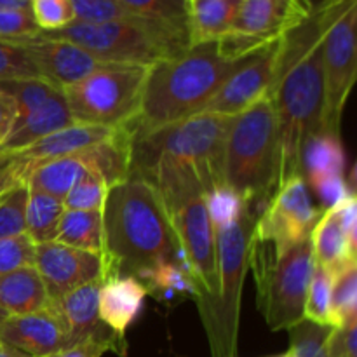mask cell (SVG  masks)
<instances>
[{
  "label": "cell",
  "mask_w": 357,
  "mask_h": 357,
  "mask_svg": "<svg viewBox=\"0 0 357 357\" xmlns=\"http://www.w3.org/2000/svg\"><path fill=\"white\" fill-rule=\"evenodd\" d=\"M321 6L326 10L323 30L324 121L323 131L340 135V122L357 73V0Z\"/></svg>",
  "instance_id": "8fae6325"
},
{
  "label": "cell",
  "mask_w": 357,
  "mask_h": 357,
  "mask_svg": "<svg viewBox=\"0 0 357 357\" xmlns=\"http://www.w3.org/2000/svg\"><path fill=\"white\" fill-rule=\"evenodd\" d=\"M72 124H75V122H73L72 114H70L68 105H66L65 94L59 89L42 107L35 108L28 115L14 121L9 135L0 145V152L21 150Z\"/></svg>",
  "instance_id": "d6986e66"
},
{
  "label": "cell",
  "mask_w": 357,
  "mask_h": 357,
  "mask_svg": "<svg viewBox=\"0 0 357 357\" xmlns=\"http://www.w3.org/2000/svg\"><path fill=\"white\" fill-rule=\"evenodd\" d=\"M149 68L107 63L77 84L63 87L73 122L112 129L135 122Z\"/></svg>",
  "instance_id": "9c48e42d"
},
{
  "label": "cell",
  "mask_w": 357,
  "mask_h": 357,
  "mask_svg": "<svg viewBox=\"0 0 357 357\" xmlns=\"http://www.w3.org/2000/svg\"><path fill=\"white\" fill-rule=\"evenodd\" d=\"M271 357H279V356H271Z\"/></svg>",
  "instance_id": "c3c4849f"
},
{
  "label": "cell",
  "mask_w": 357,
  "mask_h": 357,
  "mask_svg": "<svg viewBox=\"0 0 357 357\" xmlns=\"http://www.w3.org/2000/svg\"><path fill=\"white\" fill-rule=\"evenodd\" d=\"M326 10L312 9L309 20L282 42L278 84L272 93L278 119V188L289 178L303 176L307 142L323 131L324 77L323 30Z\"/></svg>",
  "instance_id": "6da1fadb"
},
{
  "label": "cell",
  "mask_w": 357,
  "mask_h": 357,
  "mask_svg": "<svg viewBox=\"0 0 357 357\" xmlns=\"http://www.w3.org/2000/svg\"><path fill=\"white\" fill-rule=\"evenodd\" d=\"M35 244L26 234L9 239H0V275L20 267L33 265Z\"/></svg>",
  "instance_id": "ab89813d"
},
{
  "label": "cell",
  "mask_w": 357,
  "mask_h": 357,
  "mask_svg": "<svg viewBox=\"0 0 357 357\" xmlns=\"http://www.w3.org/2000/svg\"><path fill=\"white\" fill-rule=\"evenodd\" d=\"M40 35L72 42L100 61L115 65L152 66L190 47L187 31L142 16L100 24L73 21L61 30L40 31Z\"/></svg>",
  "instance_id": "52a82bcc"
},
{
  "label": "cell",
  "mask_w": 357,
  "mask_h": 357,
  "mask_svg": "<svg viewBox=\"0 0 357 357\" xmlns=\"http://www.w3.org/2000/svg\"><path fill=\"white\" fill-rule=\"evenodd\" d=\"M73 9V17L79 23H112V21H126L138 17L119 0H70Z\"/></svg>",
  "instance_id": "836d02e7"
},
{
  "label": "cell",
  "mask_w": 357,
  "mask_h": 357,
  "mask_svg": "<svg viewBox=\"0 0 357 357\" xmlns=\"http://www.w3.org/2000/svg\"><path fill=\"white\" fill-rule=\"evenodd\" d=\"M45 286L33 265L0 275V310L6 316H23L49 305Z\"/></svg>",
  "instance_id": "ffe728a7"
},
{
  "label": "cell",
  "mask_w": 357,
  "mask_h": 357,
  "mask_svg": "<svg viewBox=\"0 0 357 357\" xmlns=\"http://www.w3.org/2000/svg\"><path fill=\"white\" fill-rule=\"evenodd\" d=\"M136 279L145 284L146 291H160L164 298L176 295L202 296L201 288L194 281V278L180 264H174V261L155 265L149 271L139 272Z\"/></svg>",
  "instance_id": "4316f807"
},
{
  "label": "cell",
  "mask_w": 357,
  "mask_h": 357,
  "mask_svg": "<svg viewBox=\"0 0 357 357\" xmlns=\"http://www.w3.org/2000/svg\"><path fill=\"white\" fill-rule=\"evenodd\" d=\"M312 188L317 192V197L323 202V211L324 209L335 208L342 201H345L349 195L354 194V190L345 181V176L328 178V180H323L314 185Z\"/></svg>",
  "instance_id": "b9f144b4"
},
{
  "label": "cell",
  "mask_w": 357,
  "mask_h": 357,
  "mask_svg": "<svg viewBox=\"0 0 357 357\" xmlns=\"http://www.w3.org/2000/svg\"><path fill=\"white\" fill-rule=\"evenodd\" d=\"M312 9L310 0H243L230 30L275 40L305 23Z\"/></svg>",
  "instance_id": "e0dca14e"
},
{
  "label": "cell",
  "mask_w": 357,
  "mask_h": 357,
  "mask_svg": "<svg viewBox=\"0 0 357 357\" xmlns=\"http://www.w3.org/2000/svg\"><path fill=\"white\" fill-rule=\"evenodd\" d=\"M101 278H136L139 272L155 265L167 261L183 264L162 202L155 188L143 178L131 173L126 180L108 188L101 209Z\"/></svg>",
  "instance_id": "7a4b0ae2"
},
{
  "label": "cell",
  "mask_w": 357,
  "mask_h": 357,
  "mask_svg": "<svg viewBox=\"0 0 357 357\" xmlns=\"http://www.w3.org/2000/svg\"><path fill=\"white\" fill-rule=\"evenodd\" d=\"M56 243L101 255L103 250V222L101 211L65 209L58 225Z\"/></svg>",
  "instance_id": "d4e9b609"
},
{
  "label": "cell",
  "mask_w": 357,
  "mask_h": 357,
  "mask_svg": "<svg viewBox=\"0 0 357 357\" xmlns=\"http://www.w3.org/2000/svg\"><path fill=\"white\" fill-rule=\"evenodd\" d=\"M63 213H65L63 201H58V199L51 197L44 192L28 188L26 216H24L26 230H24V234L33 241V244L51 243L56 239Z\"/></svg>",
  "instance_id": "484cf974"
},
{
  "label": "cell",
  "mask_w": 357,
  "mask_h": 357,
  "mask_svg": "<svg viewBox=\"0 0 357 357\" xmlns=\"http://www.w3.org/2000/svg\"><path fill=\"white\" fill-rule=\"evenodd\" d=\"M100 284L101 279L87 282V284L66 293L63 298L56 300L63 316H65L66 324H68L70 345L86 340V338L93 337V335L108 328L101 323L100 314H98Z\"/></svg>",
  "instance_id": "7402d4cb"
},
{
  "label": "cell",
  "mask_w": 357,
  "mask_h": 357,
  "mask_svg": "<svg viewBox=\"0 0 357 357\" xmlns=\"http://www.w3.org/2000/svg\"><path fill=\"white\" fill-rule=\"evenodd\" d=\"M331 288H333V272L323 265H314L312 278L307 289L303 319L319 326H330Z\"/></svg>",
  "instance_id": "f546056e"
},
{
  "label": "cell",
  "mask_w": 357,
  "mask_h": 357,
  "mask_svg": "<svg viewBox=\"0 0 357 357\" xmlns=\"http://www.w3.org/2000/svg\"><path fill=\"white\" fill-rule=\"evenodd\" d=\"M357 317V261H349L333 272L330 328H342Z\"/></svg>",
  "instance_id": "83f0119b"
},
{
  "label": "cell",
  "mask_w": 357,
  "mask_h": 357,
  "mask_svg": "<svg viewBox=\"0 0 357 357\" xmlns=\"http://www.w3.org/2000/svg\"><path fill=\"white\" fill-rule=\"evenodd\" d=\"M0 344L30 357H51L70 347V330L56 302L23 316L0 319Z\"/></svg>",
  "instance_id": "9a60e30c"
},
{
  "label": "cell",
  "mask_w": 357,
  "mask_h": 357,
  "mask_svg": "<svg viewBox=\"0 0 357 357\" xmlns=\"http://www.w3.org/2000/svg\"><path fill=\"white\" fill-rule=\"evenodd\" d=\"M14 119H16V103H14V100L9 94L0 91V145H2L3 139L9 135L10 128L14 124Z\"/></svg>",
  "instance_id": "ee69618b"
},
{
  "label": "cell",
  "mask_w": 357,
  "mask_h": 357,
  "mask_svg": "<svg viewBox=\"0 0 357 357\" xmlns=\"http://www.w3.org/2000/svg\"><path fill=\"white\" fill-rule=\"evenodd\" d=\"M335 211H337L338 222H340L342 229H344L345 236H347L349 244H351L352 250H357V201L356 194L349 195L345 201H342L340 204L335 206Z\"/></svg>",
  "instance_id": "7bdbcfd3"
},
{
  "label": "cell",
  "mask_w": 357,
  "mask_h": 357,
  "mask_svg": "<svg viewBox=\"0 0 357 357\" xmlns=\"http://www.w3.org/2000/svg\"><path fill=\"white\" fill-rule=\"evenodd\" d=\"M278 119L272 96L236 115L225 142L223 183L260 215L278 192Z\"/></svg>",
  "instance_id": "5b68a950"
},
{
  "label": "cell",
  "mask_w": 357,
  "mask_h": 357,
  "mask_svg": "<svg viewBox=\"0 0 357 357\" xmlns=\"http://www.w3.org/2000/svg\"><path fill=\"white\" fill-rule=\"evenodd\" d=\"M328 354L330 357H357V317L342 328H331Z\"/></svg>",
  "instance_id": "60d3db41"
},
{
  "label": "cell",
  "mask_w": 357,
  "mask_h": 357,
  "mask_svg": "<svg viewBox=\"0 0 357 357\" xmlns=\"http://www.w3.org/2000/svg\"><path fill=\"white\" fill-rule=\"evenodd\" d=\"M0 357H30L26 354H23L21 351H16L13 347H7V345L0 344Z\"/></svg>",
  "instance_id": "bcb514c9"
},
{
  "label": "cell",
  "mask_w": 357,
  "mask_h": 357,
  "mask_svg": "<svg viewBox=\"0 0 357 357\" xmlns=\"http://www.w3.org/2000/svg\"><path fill=\"white\" fill-rule=\"evenodd\" d=\"M38 75L30 54L21 44L0 40V82L33 79Z\"/></svg>",
  "instance_id": "8d00e7d4"
},
{
  "label": "cell",
  "mask_w": 357,
  "mask_h": 357,
  "mask_svg": "<svg viewBox=\"0 0 357 357\" xmlns=\"http://www.w3.org/2000/svg\"><path fill=\"white\" fill-rule=\"evenodd\" d=\"M17 44L26 49L38 75L59 89L77 84L84 77L107 65L80 45L68 40L42 37L40 33Z\"/></svg>",
  "instance_id": "2e32d148"
},
{
  "label": "cell",
  "mask_w": 357,
  "mask_h": 357,
  "mask_svg": "<svg viewBox=\"0 0 357 357\" xmlns=\"http://www.w3.org/2000/svg\"><path fill=\"white\" fill-rule=\"evenodd\" d=\"M258 213L248 209L239 222L227 229L216 230V265H218V289L222 312L209 330L213 357H236L237 323H239V298L246 268L250 265V246Z\"/></svg>",
  "instance_id": "30bf717a"
},
{
  "label": "cell",
  "mask_w": 357,
  "mask_h": 357,
  "mask_svg": "<svg viewBox=\"0 0 357 357\" xmlns=\"http://www.w3.org/2000/svg\"><path fill=\"white\" fill-rule=\"evenodd\" d=\"M28 187L21 183L0 195V239L23 236L26 230Z\"/></svg>",
  "instance_id": "d6a6232c"
},
{
  "label": "cell",
  "mask_w": 357,
  "mask_h": 357,
  "mask_svg": "<svg viewBox=\"0 0 357 357\" xmlns=\"http://www.w3.org/2000/svg\"><path fill=\"white\" fill-rule=\"evenodd\" d=\"M314 265L310 237L275 255L271 244L251 236L250 267L257 281L258 309L272 331H288L303 321Z\"/></svg>",
  "instance_id": "ba28073f"
},
{
  "label": "cell",
  "mask_w": 357,
  "mask_h": 357,
  "mask_svg": "<svg viewBox=\"0 0 357 357\" xmlns=\"http://www.w3.org/2000/svg\"><path fill=\"white\" fill-rule=\"evenodd\" d=\"M146 295L149 291L145 284L132 275L101 278L98 296L100 321L117 335L126 337V331L138 317Z\"/></svg>",
  "instance_id": "ac0fdd59"
},
{
  "label": "cell",
  "mask_w": 357,
  "mask_h": 357,
  "mask_svg": "<svg viewBox=\"0 0 357 357\" xmlns=\"http://www.w3.org/2000/svg\"><path fill=\"white\" fill-rule=\"evenodd\" d=\"M33 267L52 302L87 282L98 281L103 274L101 255L77 250L56 241L35 244Z\"/></svg>",
  "instance_id": "5bb4252c"
},
{
  "label": "cell",
  "mask_w": 357,
  "mask_h": 357,
  "mask_svg": "<svg viewBox=\"0 0 357 357\" xmlns=\"http://www.w3.org/2000/svg\"><path fill=\"white\" fill-rule=\"evenodd\" d=\"M204 201L215 232L239 222L244 213L250 209V204L227 185H218L206 192Z\"/></svg>",
  "instance_id": "f1b7e54d"
},
{
  "label": "cell",
  "mask_w": 357,
  "mask_h": 357,
  "mask_svg": "<svg viewBox=\"0 0 357 357\" xmlns=\"http://www.w3.org/2000/svg\"><path fill=\"white\" fill-rule=\"evenodd\" d=\"M0 9H30V0H0Z\"/></svg>",
  "instance_id": "f6af8a7d"
},
{
  "label": "cell",
  "mask_w": 357,
  "mask_h": 357,
  "mask_svg": "<svg viewBox=\"0 0 357 357\" xmlns=\"http://www.w3.org/2000/svg\"><path fill=\"white\" fill-rule=\"evenodd\" d=\"M119 2L138 16L187 31L188 0H119Z\"/></svg>",
  "instance_id": "4dcf8cb0"
},
{
  "label": "cell",
  "mask_w": 357,
  "mask_h": 357,
  "mask_svg": "<svg viewBox=\"0 0 357 357\" xmlns=\"http://www.w3.org/2000/svg\"><path fill=\"white\" fill-rule=\"evenodd\" d=\"M243 0H188L187 31L190 45L215 42L230 31Z\"/></svg>",
  "instance_id": "44dd1931"
},
{
  "label": "cell",
  "mask_w": 357,
  "mask_h": 357,
  "mask_svg": "<svg viewBox=\"0 0 357 357\" xmlns=\"http://www.w3.org/2000/svg\"><path fill=\"white\" fill-rule=\"evenodd\" d=\"M108 188L110 187L100 176L87 174L66 194L63 206L75 211H101Z\"/></svg>",
  "instance_id": "d590c367"
},
{
  "label": "cell",
  "mask_w": 357,
  "mask_h": 357,
  "mask_svg": "<svg viewBox=\"0 0 357 357\" xmlns=\"http://www.w3.org/2000/svg\"><path fill=\"white\" fill-rule=\"evenodd\" d=\"M310 239H312L314 261L330 268L331 272L338 271L349 261H357L356 251L349 244L335 208L324 209L314 227Z\"/></svg>",
  "instance_id": "cb8c5ba5"
},
{
  "label": "cell",
  "mask_w": 357,
  "mask_h": 357,
  "mask_svg": "<svg viewBox=\"0 0 357 357\" xmlns=\"http://www.w3.org/2000/svg\"><path fill=\"white\" fill-rule=\"evenodd\" d=\"M284 37L271 42L260 51L237 61L204 112L234 117V115L243 114L246 108L260 101L261 98L272 96L278 84Z\"/></svg>",
  "instance_id": "4fadbf2b"
},
{
  "label": "cell",
  "mask_w": 357,
  "mask_h": 357,
  "mask_svg": "<svg viewBox=\"0 0 357 357\" xmlns=\"http://www.w3.org/2000/svg\"><path fill=\"white\" fill-rule=\"evenodd\" d=\"M38 33L30 9H0V40L17 44Z\"/></svg>",
  "instance_id": "f35d334b"
},
{
  "label": "cell",
  "mask_w": 357,
  "mask_h": 357,
  "mask_svg": "<svg viewBox=\"0 0 357 357\" xmlns=\"http://www.w3.org/2000/svg\"><path fill=\"white\" fill-rule=\"evenodd\" d=\"M321 215L323 209L314 206L305 178L293 176L278 188L271 202L258 215L253 239L268 243L275 255H281L309 239Z\"/></svg>",
  "instance_id": "7c38bea8"
},
{
  "label": "cell",
  "mask_w": 357,
  "mask_h": 357,
  "mask_svg": "<svg viewBox=\"0 0 357 357\" xmlns=\"http://www.w3.org/2000/svg\"><path fill=\"white\" fill-rule=\"evenodd\" d=\"M288 331L291 345L288 352L279 354V357H330L328 354L330 326H319L303 319Z\"/></svg>",
  "instance_id": "1f68e13d"
},
{
  "label": "cell",
  "mask_w": 357,
  "mask_h": 357,
  "mask_svg": "<svg viewBox=\"0 0 357 357\" xmlns=\"http://www.w3.org/2000/svg\"><path fill=\"white\" fill-rule=\"evenodd\" d=\"M30 10L40 31H56L75 21L70 0H30Z\"/></svg>",
  "instance_id": "74e56055"
},
{
  "label": "cell",
  "mask_w": 357,
  "mask_h": 357,
  "mask_svg": "<svg viewBox=\"0 0 357 357\" xmlns=\"http://www.w3.org/2000/svg\"><path fill=\"white\" fill-rule=\"evenodd\" d=\"M236 63L220 54L215 40L190 45L183 54L150 66L135 136L204 112Z\"/></svg>",
  "instance_id": "3957f363"
},
{
  "label": "cell",
  "mask_w": 357,
  "mask_h": 357,
  "mask_svg": "<svg viewBox=\"0 0 357 357\" xmlns=\"http://www.w3.org/2000/svg\"><path fill=\"white\" fill-rule=\"evenodd\" d=\"M136 176L155 188L180 246L185 271L194 278L202 295H216L215 229L206 208L204 187L195 171L183 160L160 155L149 169Z\"/></svg>",
  "instance_id": "277c9868"
},
{
  "label": "cell",
  "mask_w": 357,
  "mask_h": 357,
  "mask_svg": "<svg viewBox=\"0 0 357 357\" xmlns=\"http://www.w3.org/2000/svg\"><path fill=\"white\" fill-rule=\"evenodd\" d=\"M324 2L326 3H342V2H345V0H324Z\"/></svg>",
  "instance_id": "7dc6e473"
},
{
  "label": "cell",
  "mask_w": 357,
  "mask_h": 357,
  "mask_svg": "<svg viewBox=\"0 0 357 357\" xmlns=\"http://www.w3.org/2000/svg\"><path fill=\"white\" fill-rule=\"evenodd\" d=\"M234 117L201 112L176 124L135 136L131 173L142 174L160 155H167L187 162L197 174L204 192L225 185L223 153Z\"/></svg>",
  "instance_id": "8992f818"
},
{
  "label": "cell",
  "mask_w": 357,
  "mask_h": 357,
  "mask_svg": "<svg viewBox=\"0 0 357 357\" xmlns=\"http://www.w3.org/2000/svg\"><path fill=\"white\" fill-rule=\"evenodd\" d=\"M126 351H128L126 337H121L110 328H105L100 333L86 338V340L77 342V344L63 349L51 357H101L107 352H114V354L124 357Z\"/></svg>",
  "instance_id": "e575fe53"
},
{
  "label": "cell",
  "mask_w": 357,
  "mask_h": 357,
  "mask_svg": "<svg viewBox=\"0 0 357 357\" xmlns=\"http://www.w3.org/2000/svg\"><path fill=\"white\" fill-rule=\"evenodd\" d=\"M344 145L340 135L321 131L307 142L302 157L303 178L309 183L316 185L328 178L345 176Z\"/></svg>",
  "instance_id": "603a6c76"
}]
</instances>
